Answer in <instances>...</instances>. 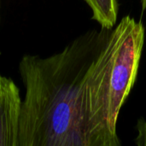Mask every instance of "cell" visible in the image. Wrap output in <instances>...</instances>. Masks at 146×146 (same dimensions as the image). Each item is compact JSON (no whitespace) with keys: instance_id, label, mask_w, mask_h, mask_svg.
<instances>
[{"instance_id":"6da1fadb","label":"cell","mask_w":146,"mask_h":146,"mask_svg":"<svg viewBox=\"0 0 146 146\" xmlns=\"http://www.w3.org/2000/svg\"><path fill=\"white\" fill-rule=\"evenodd\" d=\"M118 28L80 35L46 57L25 55L19 146H120L110 78Z\"/></svg>"},{"instance_id":"7a4b0ae2","label":"cell","mask_w":146,"mask_h":146,"mask_svg":"<svg viewBox=\"0 0 146 146\" xmlns=\"http://www.w3.org/2000/svg\"><path fill=\"white\" fill-rule=\"evenodd\" d=\"M21 105L15 83L0 74V146H19Z\"/></svg>"},{"instance_id":"3957f363","label":"cell","mask_w":146,"mask_h":146,"mask_svg":"<svg viewBox=\"0 0 146 146\" xmlns=\"http://www.w3.org/2000/svg\"><path fill=\"white\" fill-rule=\"evenodd\" d=\"M92 12V19L101 27L113 28L117 22L119 5L117 0H85Z\"/></svg>"},{"instance_id":"277c9868","label":"cell","mask_w":146,"mask_h":146,"mask_svg":"<svg viewBox=\"0 0 146 146\" xmlns=\"http://www.w3.org/2000/svg\"><path fill=\"white\" fill-rule=\"evenodd\" d=\"M137 136L134 142L138 146H146V120L139 118L136 125Z\"/></svg>"},{"instance_id":"5b68a950","label":"cell","mask_w":146,"mask_h":146,"mask_svg":"<svg viewBox=\"0 0 146 146\" xmlns=\"http://www.w3.org/2000/svg\"><path fill=\"white\" fill-rule=\"evenodd\" d=\"M140 3H141V8H142V10H145L146 9V0H140Z\"/></svg>"}]
</instances>
